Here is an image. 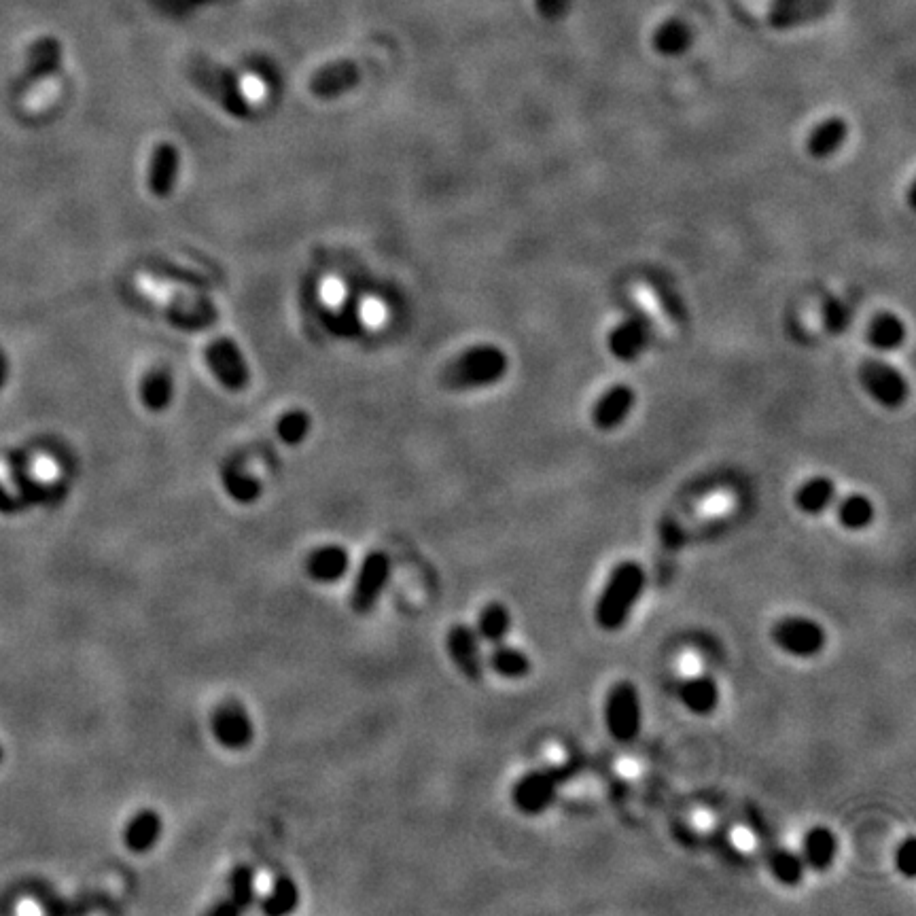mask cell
Returning a JSON list of instances; mask_svg holds the SVG:
<instances>
[{
  "label": "cell",
  "mask_w": 916,
  "mask_h": 916,
  "mask_svg": "<svg viewBox=\"0 0 916 916\" xmlns=\"http://www.w3.org/2000/svg\"><path fill=\"white\" fill-rule=\"evenodd\" d=\"M179 166L181 155L172 143L157 145L151 153L149 172H147V185L151 196L155 198H168L174 191L176 179H179Z\"/></svg>",
  "instance_id": "e0dca14e"
},
{
  "label": "cell",
  "mask_w": 916,
  "mask_h": 916,
  "mask_svg": "<svg viewBox=\"0 0 916 916\" xmlns=\"http://www.w3.org/2000/svg\"><path fill=\"white\" fill-rule=\"evenodd\" d=\"M836 518L844 531L861 533L870 528L876 520V505L870 497L861 495V492H851L842 499H836Z\"/></svg>",
  "instance_id": "603a6c76"
},
{
  "label": "cell",
  "mask_w": 916,
  "mask_h": 916,
  "mask_svg": "<svg viewBox=\"0 0 916 916\" xmlns=\"http://www.w3.org/2000/svg\"><path fill=\"white\" fill-rule=\"evenodd\" d=\"M297 904H299V889L293 883V878L278 876L272 891L268 893L266 900L261 902V910L270 916H280V914L293 912Z\"/></svg>",
  "instance_id": "f1b7e54d"
},
{
  "label": "cell",
  "mask_w": 916,
  "mask_h": 916,
  "mask_svg": "<svg viewBox=\"0 0 916 916\" xmlns=\"http://www.w3.org/2000/svg\"><path fill=\"white\" fill-rule=\"evenodd\" d=\"M223 486H225L227 495L242 505H251L261 497L259 478H255V475L249 471H244L238 463L225 467Z\"/></svg>",
  "instance_id": "83f0119b"
},
{
  "label": "cell",
  "mask_w": 916,
  "mask_h": 916,
  "mask_svg": "<svg viewBox=\"0 0 916 916\" xmlns=\"http://www.w3.org/2000/svg\"><path fill=\"white\" fill-rule=\"evenodd\" d=\"M206 363L227 391H244L251 382L249 365L234 340L217 338L210 342L206 346Z\"/></svg>",
  "instance_id": "30bf717a"
},
{
  "label": "cell",
  "mask_w": 916,
  "mask_h": 916,
  "mask_svg": "<svg viewBox=\"0 0 916 916\" xmlns=\"http://www.w3.org/2000/svg\"><path fill=\"white\" fill-rule=\"evenodd\" d=\"M187 77L198 90H202L208 98H213L229 115L246 117L251 113V102L246 98L238 77L225 66L196 56L187 62Z\"/></svg>",
  "instance_id": "3957f363"
},
{
  "label": "cell",
  "mask_w": 916,
  "mask_h": 916,
  "mask_svg": "<svg viewBox=\"0 0 916 916\" xmlns=\"http://www.w3.org/2000/svg\"><path fill=\"white\" fill-rule=\"evenodd\" d=\"M391 577V558L384 552H369L361 562L355 586H352V611L367 615L380 603L382 592Z\"/></svg>",
  "instance_id": "ba28073f"
},
{
  "label": "cell",
  "mask_w": 916,
  "mask_h": 916,
  "mask_svg": "<svg viewBox=\"0 0 916 916\" xmlns=\"http://www.w3.org/2000/svg\"><path fill=\"white\" fill-rule=\"evenodd\" d=\"M868 342L883 352L897 350L906 342V325L893 312H878L868 325Z\"/></svg>",
  "instance_id": "d4e9b609"
},
{
  "label": "cell",
  "mask_w": 916,
  "mask_h": 916,
  "mask_svg": "<svg viewBox=\"0 0 916 916\" xmlns=\"http://www.w3.org/2000/svg\"><path fill=\"white\" fill-rule=\"evenodd\" d=\"M569 777V766H545L522 774L512 787L514 808L524 817L543 815L556 802L560 787Z\"/></svg>",
  "instance_id": "5b68a950"
},
{
  "label": "cell",
  "mask_w": 916,
  "mask_h": 916,
  "mask_svg": "<svg viewBox=\"0 0 916 916\" xmlns=\"http://www.w3.org/2000/svg\"><path fill=\"white\" fill-rule=\"evenodd\" d=\"M512 626V611L499 601L486 603L478 615V620H475V632H478L482 643L488 645L503 643L509 637V632H512Z\"/></svg>",
  "instance_id": "cb8c5ba5"
},
{
  "label": "cell",
  "mask_w": 916,
  "mask_h": 916,
  "mask_svg": "<svg viewBox=\"0 0 916 916\" xmlns=\"http://www.w3.org/2000/svg\"><path fill=\"white\" fill-rule=\"evenodd\" d=\"M210 728H213L215 741L229 751H242L255 738L253 719L238 700H225L219 704L213 721H210Z\"/></svg>",
  "instance_id": "9c48e42d"
},
{
  "label": "cell",
  "mask_w": 916,
  "mask_h": 916,
  "mask_svg": "<svg viewBox=\"0 0 916 916\" xmlns=\"http://www.w3.org/2000/svg\"><path fill=\"white\" fill-rule=\"evenodd\" d=\"M838 499L836 482L827 475H815L802 482L794 495V503L804 516H821L827 509H832Z\"/></svg>",
  "instance_id": "ffe728a7"
},
{
  "label": "cell",
  "mask_w": 916,
  "mask_h": 916,
  "mask_svg": "<svg viewBox=\"0 0 916 916\" xmlns=\"http://www.w3.org/2000/svg\"><path fill=\"white\" fill-rule=\"evenodd\" d=\"M770 639L783 654L800 660L817 658L827 647V632L823 624L808 618V615H783L772 624Z\"/></svg>",
  "instance_id": "8992f818"
},
{
  "label": "cell",
  "mask_w": 916,
  "mask_h": 916,
  "mask_svg": "<svg viewBox=\"0 0 916 916\" xmlns=\"http://www.w3.org/2000/svg\"><path fill=\"white\" fill-rule=\"evenodd\" d=\"M363 77V68L352 60H340L316 70L310 79V92L321 98H338L350 90H355Z\"/></svg>",
  "instance_id": "2e32d148"
},
{
  "label": "cell",
  "mask_w": 916,
  "mask_h": 916,
  "mask_svg": "<svg viewBox=\"0 0 916 916\" xmlns=\"http://www.w3.org/2000/svg\"><path fill=\"white\" fill-rule=\"evenodd\" d=\"M893 868L897 874L912 880L916 876V838L906 836L893 851Z\"/></svg>",
  "instance_id": "1f68e13d"
},
{
  "label": "cell",
  "mask_w": 916,
  "mask_h": 916,
  "mask_svg": "<svg viewBox=\"0 0 916 916\" xmlns=\"http://www.w3.org/2000/svg\"><path fill=\"white\" fill-rule=\"evenodd\" d=\"M651 342V323L645 314L632 312L607 333V348L622 363H634L643 357Z\"/></svg>",
  "instance_id": "7c38bea8"
},
{
  "label": "cell",
  "mask_w": 916,
  "mask_h": 916,
  "mask_svg": "<svg viewBox=\"0 0 916 916\" xmlns=\"http://www.w3.org/2000/svg\"><path fill=\"white\" fill-rule=\"evenodd\" d=\"M603 721L607 734L615 743L626 745L637 741L643 728V704L639 687L628 679L615 681L605 696Z\"/></svg>",
  "instance_id": "277c9868"
},
{
  "label": "cell",
  "mask_w": 916,
  "mask_h": 916,
  "mask_svg": "<svg viewBox=\"0 0 916 916\" xmlns=\"http://www.w3.org/2000/svg\"><path fill=\"white\" fill-rule=\"evenodd\" d=\"M486 668H490L492 673L509 679V681H520L524 677L531 675L533 671V662L531 656L522 651L520 647H514L509 643H497L492 645L490 654L486 656Z\"/></svg>",
  "instance_id": "7402d4cb"
},
{
  "label": "cell",
  "mask_w": 916,
  "mask_h": 916,
  "mask_svg": "<svg viewBox=\"0 0 916 916\" xmlns=\"http://www.w3.org/2000/svg\"><path fill=\"white\" fill-rule=\"evenodd\" d=\"M849 123L842 117H827L819 126L810 130L806 138V153L813 160H830L832 155L840 151V147L847 143L849 138Z\"/></svg>",
  "instance_id": "d6986e66"
},
{
  "label": "cell",
  "mask_w": 916,
  "mask_h": 916,
  "mask_svg": "<svg viewBox=\"0 0 916 916\" xmlns=\"http://www.w3.org/2000/svg\"><path fill=\"white\" fill-rule=\"evenodd\" d=\"M308 575L319 584H336L342 581L350 569V556L342 545H323L314 550L306 562Z\"/></svg>",
  "instance_id": "44dd1931"
},
{
  "label": "cell",
  "mask_w": 916,
  "mask_h": 916,
  "mask_svg": "<svg viewBox=\"0 0 916 916\" xmlns=\"http://www.w3.org/2000/svg\"><path fill=\"white\" fill-rule=\"evenodd\" d=\"M162 834H164V821L160 813L153 808H143V810H138V813L126 825L123 842H126V847L132 853L143 855L157 847V842L162 840Z\"/></svg>",
  "instance_id": "ac0fdd59"
},
{
  "label": "cell",
  "mask_w": 916,
  "mask_h": 916,
  "mask_svg": "<svg viewBox=\"0 0 916 916\" xmlns=\"http://www.w3.org/2000/svg\"><path fill=\"white\" fill-rule=\"evenodd\" d=\"M677 698L685 711L696 717H711L721 704V687L717 679L704 673L687 675L677 685Z\"/></svg>",
  "instance_id": "9a60e30c"
},
{
  "label": "cell",
  "mask_w": 916,
  "mask_h": 916,
  "mask_svg": "<svg viewBox=\"0 0 916 916\" xmlns=\"http://www.w3.org/2000/svg\"><path fill=\"white\" fill-rule=\"evenodd\" d=\"M509 369L507 352L497 344H478L456 355L442 372L439 382L450 391L486 389L499 384Z\"/></svg>",
  "instance_id": "7a4b0ae2"
},
{
  "label": "cell",
  "mask_w": 916,
  "mask_h": 916,
  "mask_svg": "<svg viewBox=\"0 0 916 916\" xmlns=\"http://www.w3.org/2000/svg\"><path fill=\"white\" fill-rule=\"evenodd\" d=\"M823 321L827 331L842 333L851 325V308L840 302V299H827V304L823 308Z\"/></svg>",
  "instance_id": "d6a6232c"
},
{
  "label": "cell",
  "mask_w": 916,
  "mask_h": 916,
  "mask_svg": "<svg viewBox=\"0 0 916 916\" xmlns=\"http://www.w3.org/2000/svg\"><path fill=\"white\" fill-rule=\"evenodd\" d=\"M448 656L454 666L469 679L471 683H480L486 675V656L482 649V639L478 637L473 626L454 624L446 637Z\"/></svg>",
  "instance_id": "8fae6325"
},
{
  "label": "cell",
  "mask_w": 916,
  "mask_h": 916,
  "mask_svg": "<svg viewBox=\"0 0 916 916\" xmlns=\"http://www.w3.org/2000/svg\"><path fill=\"white\" fill-rule=\"evenodd\" d=\"M766 863H768V870L772 878L777 880L781 887H789V889L800 887L808 872L800 853H794L783 847H772L766 855Z\"/></svg>",
  "instance_id": "484cf974"
},
{
  "label": "cell",
  "mask_w": 916,
  "mask_h": 916,
  "mask_svg": "<svg viewBox=\"0 0 916 916\" xmlns=\"http://www.w3.org/2000/svg\"><path fill=\"white\" fill-rule=\"evenodd\" d=\"M647 588L641 562L622 560L615 565L594 603V622L605 632H620L632 618Z\"/></svg>",
  "instance_id": "6da1fadb"
},
{
  "label": "cell",
  "mask_w": 916,
  "mask_h": 916,
  "mask_svg": "<svg viewBox=\"0 0 916 916\" xmlns=\"http://www.w3.org/2000/svg\"><path fill=\"white\" fill-rule=\"evenodd\" d=\"M310 429H312L310 414L304 410H293V412H287L276 422L274 437L278 439V442H283L285 446H297L308 437Z\"/></svg>",
  "instance_id": "4dcf8cb0"
},
{
  "label": "cell",
  "mask_w": 916,
  "mask_h": 916,
  "mask_svg": "<svg viewBox=\"0 0 916 916\" xmlns=\"http://www.w3.org/2000/svg\"><path fill=\"white\" fill-rule=\"evenodd\" d=\"M3 760H5V747L3 743H0V764H3Z\"/></svg>",
  "instance_id": "e575fe53"
},
{
  "label": "cell",
  "mask_w": 916,
  "mask_h": 916,
  "mask_svg": "<svg viewBox=\"0 0 916 916\" xmlns=\"http://www.w3.org/2000/svg\"><path fill=\"white\" fill-rule=\"evenodd\" d=\"M840 853V842L836 832L827 825H813L808 827L802 838L800 857L804 861L806 870L815 874H825L834 868V863Z\"/></svg>",
  "instance_id": "5bb4252c"
},
{
  "label": "cell",
  "mask_w": 916,
  "mask_h": 916,
  "mask_svg": "<svg viewBox=\"0 0 916 916\" xmlns=\"http://www.w3.org/2000/svg\"><path fill=\"white\" fill-rule=\"evenodd\" d=\"M656 45L658 49L662 51V54H681V51L685 49L687 45V34L677 28V26H671V28H664L660 34H658V39H656Z\"/></svg>",
  "instance_id": "836d02e7"
},
{
  "label": "cell",
  "mask_w": 916,
  "mask_h": 916,
  "mask_svg": "<svg viewBox=\"0 0 916 916\" xmlns=\"http://www.w3.org/2000/svg\"><path fill=\"white\" fill-rule=\"evenodd\" d=\"M857 378L863 391L887 410H900L910 395V384L904 374L883 359L861 361Z\"/></svg>",
  "instance_id": "52a82bcc"
},
{
  "label": "cell",
  "mask_w": 916,
  "mask_h": 916,
  "mask_svg": "<svg viewBox=\"0 0 916 916\" xmlns=\"http://www.w3.org/2000/svg\"><path fill=\"white\" fill-rule=\"evenodd\" d=\"M174 397V380L166 367H155L143 378L140 384V399L149 412L160 414L168 410Z\"/></svg>",
  "instance_id": "4316f807"
},
{
  "label": "cell",
  "mask_w": 916,
  "mask_h": 916,
  "mask_svg": "<svg viewBox=\"0 0 916 916\" xmlns=\"http://www.w3.org/2000/svg\"><path fill=\"white\" fill-rule=\"evenodd\" d=\"M634 403H637V393H634L630 384L618 382V384L609 386V389L592 405V412H590L592 425L598 431H605V433L620 429L628 420V416L632 414Z\"/></svg>",
  "instance_id": "4fadbf2b"
},
{
  "label": "cell",
  "mask_w": 916,
  "mask_h": 916,
  "mask_svg": "<svg viewBox=\"0 0 916 916\" xmlns=\"http://www.w3.org/2000/svg\"><path fill=\"white\" fill-rule=\"evenodd\" d=\"M255 872L249 866H238L229 878V902L234 904L238 914L253 908L255 904Z\"/></svg>",
  "instance_id": "f546056e"
}]
</instances>
